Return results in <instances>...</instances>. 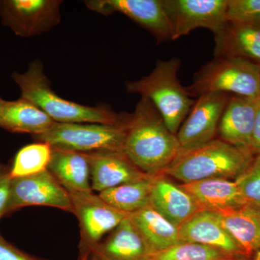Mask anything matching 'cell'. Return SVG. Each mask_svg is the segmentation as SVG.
<instances>
[{
	"instance_id": "cell-4",
	"label": "cell",
	"mask_w": 260,
	"mask_h": 260,
	"mask_svg": "<svg viewBox=\"0 0 260 260\" xmlns=\"http://www.w3.org/2000/svg\"><path fill=\"white\" fill-rule=\"evenodd\" d=\"M181 65V59L176 56L158 60L150 74L125 84L128 93L139 94L152 102L175 135L194 103L178 78Z\"/></svg>"
},
{
	"instance_id": "cell-3",
	"label": "cell",
	"mask_w": 260,
	"mask_h": 260,
	"mask_svg": "<svg viewBox=\"0 0 260 260\" xmlns=\"http://www.w3.org/2000/svg\"><path fill=\"white\" fill-rule=\"evenodd\" d=\"M254 155L220 138L179 154L160 174L188 184L211 179L236 180L250 165Z\"/></svg>"
},
{
	"instance_id": "cell-25",
	"label": "cell",
	"mask_w": 260,
	"mask_h": 260,
	"mask_svg": "<svg viewBox=\"0 0 260 260\" xmlns=\"http://www.w3.org/2000/svg\"><path fill=\"white\" fill-rule=\"evenodd\" d=\"M52 148L48 143L37 142L23 147L15 155L10 167V177H27L47 170Z\"/></svg>"
},
{
	"instance_id": "cell-5",
	"label": "cell",
	"mask_w": 260,
	"mask_h": 260,
	"mask_svg": "<svg viewBox=\"0 0 260 260\" xmlns=\"http://www.w3.org/2000/svg\"><path fill=\"white\" fill-rule=\"evenodd\" d=\"M186 90L191 97L231 93L256 99L260 95L259 65L242 58L214 57L196 72Z\"/></svg>"
},
{
	"instance_id": "cell-9",
	"label": "cell",
	"mask_w": 260,
	"mask_h": 260,
	"mask_svg": "<svg viewBox=\"0 0 260 260\" xmlns=\"http://www.w3.org/2000/svg\"><path fill=\"white\" fill-rule=\"evenodd\" d=\"M61 0H2L0 18L21 37H31L49 32L61 20Z\"/></svg>"
},
{
	"instance_id": "cell-15",
	"label": "cell",
	"mask_w": 260,
	"mask_h": 260,
	"mask_svg": "<svg viewBox=\"0 0 260 260\" xmlns=\"http://www.w3.org/2000/svg\"><path fill=\"white\" fill-rule=\"evenodd\" d=\"M150 205L178 229L200 211L192 197L164 174L154 176Z\"/></svg>"
},
{
	"instance_id": "cell-14",
	"label": "cell",
	"mask_w": 260,
	"mask_h": 260,
	"mask_svg": "<svg viewBox=\"0 0 260 260\" xmlns=\"http://www.w3.org/2000/svg\"><path fill=\"white\" fill-rule=\"evenodd\" d=\"M257 99L229 97L219 123L218 138L234 146L251 150Z\"/></svg>"
},
{
	"instance_id": "cell-12",
	"label": "cell",
	"mask_w": 260,
	"mask_h": 260,
	"mask_svg": "<svg viewBox=\"0 0 260 260\" xmlns=\"http://www.w3.org/2000/svg\"><path fill=\"white\" fill-rule=\"evenodd\" d=\"M87 8L102 15H125L152 34L157 42L172 41L170 22L162 0H88Z\"/></svg>"
},
{
	"instance_id": "cell-33",
	"label": "cell",
	"mask_w": 260,
	"mask_h": 260,
	"mask_svg": "<svg viewBox=\"0 0 260 260\" xmlns=\"http://www.w3.org/2000/svg\"><path fill=\"white\" fill-rule=\"evenodd\" d=\"M90 252L84 253V254H80L79 260H89Z\"/></svg>"
},
{
	"instance_id": "cell-23",
	"label": "cell",
	"mask_w": 260,
	"mask_h": 260,
	"mask_svg": "<svg viewBox=\"0 0 260 260\" xmlns=\"http://www.w3.org/2000/svg\"><path fill=\"white\" fill-rule=\"evenodd\" d=\"M152 252L164 250L181 242L179 229L150 205L128 215Z\"/></svg>"
},
{
	"instance_id": "cell-20",
	"label": "cell",
	"mask_w": 260,
	"mask_h": 260,
	"mask_svg": "<svg viewBox=\"0 0 260 260\" xmlns=\"http://www.w3.org/2000/svg\"><path fill=\"white\" fill-rule=\"evenodd\" d=\"M55 121L31 102L20 98L13 102L3 100L0 104V128L12 133L44 134Z\"/></svg>"
},
{
	"instance_id": "cell-17",
	"label": "cell",
	"mask_w": 260,
	"mask_h": 260,
	"mask_svg": "<svg viewBox=\"0 0 260 260\" xmlns=\"http://www.w3.org/2000/svg\"><path fill=\"white\" fill-rule=\"evenodd\" d=\"M214 41V57L242 58L260 64V24L227 23Z\"/></svg>"
},
{
	"instance_id": "cell-30",
	"label": "cell",
	"mask_w": 260,
	"mask_h": 260,
	"mask_svg": "<svg viewBox=\"0 0 260 260\" xmlns=\"http://www.w3.org/2000/svg\"><path fill=\"white\" fill-rule=\"evenodd\" d=\"M0 260H47L30 255L10 244L0 235Z\"/></svg>"
},
{
	"instance_id": "cell-13",
	"label": "cell",
	"mask_w": 260,
	"mask_h": 260,
	"mask_svg": "<svg viewBox=\"0 0 260 260\" xmlns=\"http://www.w3.org/2000/svg\"><path fill=\"white\" fill-rule=\"evenodd\" d=\"M84 154L90 166V186L93 191L100 193L152 177L138 169L124 152L103 150Z\"/></svg>"
},
{
	"instance_id": "cell-35",
	"label": "cell",
	"mask_w": 260,
	"mask_h": 260,
	"mask_svg": "<svg viewBox=\"0 0 260 260\" xmlns=\"http://www.w3.org/2000/svg\"><path fill=\"white\" fill-rule=\"evenodd\" d=\"M252 260H260V251H259V252L256 253V254H254Z\"/></svg>"
},
{
	"instance_id": "cell-2",
	"label": "cell",
	"mask_w": 260,
	"mask_h": 260,
	"mask_svg": "<svg viewBox=\"0 0 260 260\" xmlns=\"http://www.w3.org/2000/svg\"><path fill=\"white\" fill-rule=\"evenodd\" d=\"M12 78L20 89V98L42 109L55 122L122 125L131 117L129 113H117L107 106L88 107L59 96L51 88L40 60L32 61L25 73L15 72Z\"/></svg>"
},
{
	"instance_id": "cell-1",
	"label": "cell",
	"mask_w": 260,
	"mask_h": 260,
	"mask_svg": "<svg viewBox=\"0 0 260 260\" xmlns=\"http://www.w3.org/2000/svg\"><path fill=\"white\" fill-rule=\"evenodd\" d=\"M180 145L151 102L141 97L132 113L124 153L142 172L159 175L179 155Z\"/></svg>"
},
{
	"instance_id": "cell-21",
	"label": "cell",
	"mask_w": 260,
	"mask_h": 260,
	"mask_svg": "<svg viewBox=\"0 0 260 260\" xmlns=\"http://www.w3.org/2000/svg\"><path fill=\"white\" fill-rule=\"evenodd\" d=\"M95 248L108 260H147L152 251L129 216Z\"/></svg>"
},
{
	"instance_id": "cell-34",
	"label": "cell",
	"mask_w": 260,
	"mask_h": 260,
	"mask_svg": "<svg viewBox=\"0 0 260 260\" xmlns=\"http://www.w3.org/2000/svg\"><path fill=\"white\" fill-rule=\"evenodd\" d=\"M253 257H249V256H239V257L235 258V259H233L232 260H252Z\"/></svg>"
},
{
	"instance_id": "cell-16",
	"label": "cell",
	"mask_w": 260,
	"mask_h": 260,
	"mask_svg": "<svg viewBox=\"0 0 260 260\" xmlns=\"http://www.w3.org/2000/svg\"><path fill=\"white\" fill-rule=\"evenodd\" d=\"M178 229L181 242L197 243L221 249L233 255L249 256L224 229L218 215L213 212L200 210Z\"/></svg>"
},
{
	"instance_id": "cell-29",
	"label": "cell",
	"mask_w": 260,
	"mask_h": 260,
	"mask_svg": "<svg viewBox=\"0 0 260 260\" xmlns=\"http://www.w3.org/2000/svg\"><path fill=\"white\" fill-rule=\"evenodd\" d=\"M10 167L0 162V219L8 212L10 197L12 178Z\"/></svg>"
},
{
	"instance_id": "cell-18",
	"label": "cell",
	"mask_w": 260,
	"mask_h": 260,
	"mask_svg": "<svg viewBox=\"0 0 260 260\" xmlns=\"http://www.w3.org/2000/svg\"><path fill=\"white\" fill-rule=\"evenodd\" d=\"M179 186L192 197L200 210L221 213L246 204L235 181L205 179Z\"/></svg>"
},
{
	"instance_id": "cell-10",
	"label": "cell",
	"mask_w": 260,
	"mask_h": 260,
	"mask_svg": "<svg viewBox=\"0 0 260 260\" xmlns=\"http://www.w3.org/2000/svg\"><path fill=\"white\" fill-rule=\"evenodd\" d=\"M29 206L51 207L73 213L69 193L48 169L12 179L7 214Z\"/></svg>"
},
{
	"instance_id": "cell-37",
	"label": "cell",
	"mask_w": 260,
	"mask_h": 260,
	"mask_svg": "<svg viewBox=\"0 0 260 260\" xmlns=\"http://www.w3.org/2000/svg\"><path fill=\"white\" fill-rule=\"evenodd\" d=\"M3 99H2L1 98H0V104H2V102H3Z\"/></svg>"
},
{
	"instance_id": "cell-22",
	"label": "cell",
	"mask_w": 260,
	"mask_h": 260,
	"mask_svg": "<svg viewBox=\"0 0 260 260\" xmlns=\"http://www.w3.org/2000/svg\"><path fill=\"white\" fill-rule=\"evenodd\" d=\"M47 169L66 189L93 191L90 186V166L84 153L52 148Z\"/></svg>"
},
{
	"instance_id": "cell-8",
	"label": "cell",
	"mask_w": 260,
	"mask_h": 260,
	"mask_svg": "<svg viewBox=\"0 0 260 260\" xmlns=\"http://www.w3.org/2000/svg\"><path fill=\"white\" fill-rule=\"evenodd\" d=\"M170 22L172 41L198 28L220 32L225 24L228 0H162Z\"/></svg>"
},
{
	"instance_id": "cell-28",
	"label": "cell",
	"mask_w": 260,
	"mask_h": 260,
	"mask_svg": "<svg viewBox=\"0 0 260 260\" xmlns=\"http://www.w3.org/2000/svg\"><path fill=\"white\" fill-rule=\"evenodd\" d=\"M260 17V0H228L227 23H255Z\"/></svg>"
},
{
	"instance_id": "cell-31",
	"label": "cell",
	"mask_w": 260,
	"mask_h": 260,
	"mask_svg": "<svg viewBox=\"0 0 260 260\" xmlns=\"http://www.w3.org/2000/svg\"><path fill=\"white\" fill-rule=\"evenodd\" d=\"M251 150L255 155L260 154V95L257 99V110L251 138Z\"/></svg>"
},
{
	"instance_id": "cell-19",
	"label": "cell",
	"mask_w": 260,
	"mask_h": 260,
	"mask_svg": "<svg viewBox=\"0 0 260 260\" xmlns=\"http://www.w3.org/2000/svg\"><path fill=\"white\" fill-rule=\"evenodd\" d=\"M215 213L246 255L254 256L260 251V205L246 203L239 208Z\"/></svg>"
},
{
	"instance_id": "cell-11",
	"label": "cell",
	"mask_w": 260,
	"mask_h": 260,
	"mask_svg": "<svg viewBox=\"0 0 260 260\" xmlns=\"http://www.w3.org/2000/svg\"><path fill=\"white\" fill-rule=\"evenodd\" d=\"M229 97L225 93H205L198 97L177 134L179 154L216 139L219 123Z\"/></svg>"
},
{
	"instance_id": "cell-32",
	"label": "cell",
	"mask_w": 260,
	"mask_h": 260,
	"mask_svg": "<svg viewBox=\"0 0 260 260\" xmlns=\"http://www.w3.org/2000/svg\"><path fill=\"white\" fill-rule=\"evenodd\" d=\"M89 260H108L107 258L104 257V256L97 250L96 249H92L90 251V257Z\"/></svg>"
},
{
	"instance_id": "cell-38",
	"label": "cell",
	"mask_w": 260,
	"mask_h": 260,
	"mask_svg": "<svg viewBox=\"0 0 260 260\" xmlns=\"http://www.w3.org/2000/svg\"><path fill=\"white\" fill-rule=\"evenodd\" d=\"M258 65H259V70H260V64H258Z\"/></svg>"
},
{
	"instance_id": "cell-26",
	"label": "cell",
	"mask_w": 260,
	"mask_h": 260,
	"mask_svg": "<svg viewBox=\"0 0 260 260\" xmlns=\"http://www.w3.org/2000/svg\"><path fill=\"white\" fill-rule=\"evenodd\" d=\"M239 256H246L233 255L221 249L197 243L182 242L150 253L147 260H232Z\"/></svg>"
},
{
	"instance_id": "cell-6",
	"label": "cell",
	"mask_w": 260,
	"mask_h": 260,
	"mask_svg": "<svg viewBox=\"0 0 260 260\" xmlns=\"http://www.w3.org/2000/svg\"><path fill=\"white\" fill-rule=\"evenodd\" d=\"M122 125L97 123H57L44 134L34 136L51 148L82 153L109 150L124 152L128 123Z\"/></svg>"
},
{
	"instance_id": "cell-24",
	"label": "cell",
	"mask_w": 260,
	"mask_h": 260,
	"mask_svg": "<svg viewBox=\"0 0 260 260\" xmlns=\"http://www.w3.org/2000/svg\"><path fill=\"white\" fill-rule=\"evenodd\" d=\"M153 177L121 184L103 191L99 194L112 208L130 215L150 205Z\"/></svg>"
},
{
	"instance_id": "cell-36",
	"label": "cell",
	"mask_w": 260,
	"mask_h": 260,
	"mask_svg": "<svg viewBox=\"0 0 260 260\" xmlns=\"http://www.w3.org/2000/svg\"><path fill=\"white\" fill-rule=\"evenodd\" d=\"M256 23H259L260 24V17L259 18L257 19V20L255 22Z\"/></svg>"
},
{
	"instance_id": "cell-27",
	"label": "cell",
	"mask_w": 260,
	"mask_h": 260,
	"mask_svg": "<svg viewBox=\"0 0 260 260\" xmlns=\"http://www.w3.org/2000/svg\"><path fill=\"white\" fill-rule=\"evenodd\" d=\"M234 181L246 203L260 205V154L254 156L245 172Z\"/></svg>"
},
{
	"instance_id": "cell-7",
	"label": "cell",
	"mask_w": 260,
	"mask_h": 260,
	"mask_svg": "<svg viewBox=\"0 0 260 260\" xmlns=\"http://www.w3.org/2000/svg\"><path fill=\"white\" fill-rule=\"evenodd\" d=\"M67 191L71 198L73 213L79 221L80 254L95 249L105 234L112 232L128 216L107 204L93 191Z\"/></svg>"
}]
</instances>
